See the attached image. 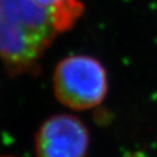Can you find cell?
Instances as JSON below:
<instances>
[{"instance_id":"1","label":"cell","mask_w":157,"mask_h":157,"mask_svg":"<svg viewBox=\"0 0 157 157\" xmlns=\"http://www.w3.org/2000/svg\"><path fill=\"white\" fill-rule=\"evenodd\" d=\"M58 32L50 9L37 0H0V60L9 73H36Z\"/></svg>"},{"instance_id":"2","label":"cell","mask_w":157,"mask_h":157,"mask_svg":"<svg viewBox=\"0 0 157 157\" xmlns=\"http://www.w3.org/2000/svg\"><path fill=\"white\" fill-rule=\"evenodd\" d=\"M54 92L62 105L73 110L91 109L103 101L107 93V74L97 59L76 55L56 67Z\"/></svg>"},{"instance_id":"3","label":"cell","mask_w":157,"mask_h":157,"mask_svg":"<svg viewBox=\"0 0 157 157\" xmlns=\"http://www.w3.org/2000/svg\"><path fill=\"white\" fill-rule=\"evenodd\" d=\"M87 128L78 117L68 113L47 119L35 137L36 157H86Z\"/></svg>"},{"instance_id":"4","label":"cell","mask_w":157,"mask_h":157,"mask_svg":"<svg viewBox=\"0 0 157 157\" xmlns=\"http://www.w3.org/2000/svg\"><path fill=\"white\" fill-rule=\"evenodd\" d=\"M40 5H43L44 7H47V8H52L54 6L58 5V3H61L66 0H37Z\"/></svg>"}]
</instances>
